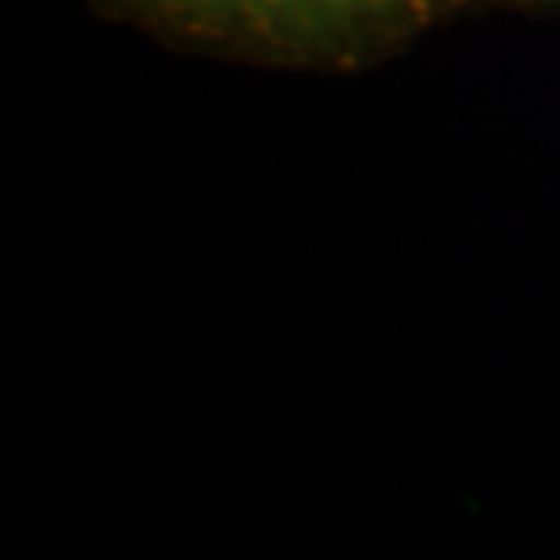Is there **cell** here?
I'll use <instances>...</instances> for the list:
<instances>
[{
	"label": "cell",
	"mask_w": 560,
	"mask_h": 560,
	"mask_svg": "<svg viewBox=\"0 0 560 560\" xmlns=\"http://www.w3.org/2000/svg\"><path fill=\"white\" fill-rule=\"evenodd\" d=\"M521 8H535V11H560V0H513Z\"/></svg>",
	"instance_id": "7a4b0ae2"
},
{
	"label": "cell",
	"mask_w": 560,
	"mask_h": 560,
	"mask_svg": "<svg viewBox=\"0 0 560 560\" xmlns=\"http://www.w3.org/2000/svg\"><path fill=\"white\" fill-rule=\"evenodd\" d=\"M103 22L131 26L175 51L262 70H375L477 0H88Z\"/></svg>",
	"instance_id": "6da1fadb"
}]
</instances>
